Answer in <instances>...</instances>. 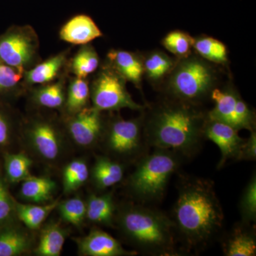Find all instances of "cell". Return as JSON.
<instances>
[{"label":"cell","mask_w":256,"mask_h":256,"mask_svg":"<svg viewBox=\"0 0 256 256\" xmlns=\"http://www.w3.org/2000/svg\"><path fill=\"white\" fill-rule=\"evenodd\" d=\"M86 220L96 225L114 228V220L117 204L114 201V192L101 194L92 193L86 200Z\"/></svg>","instance_id":"ffe728a7"},{"label":"cell","mask_w":256,"mask_h":256,"mask_svg":"<svg viewBox=\"0 0 256 256\" xmlns=\"http://www.w3.org/2000/svg\"><path fill=\"white\" fill-rule=\"evenodd\" d=\"M24 72L0 60V96H20L26 92L23 84Z\"/></svg>","instance_id":"d6a6232c"},{"label":"cell","mask_w":256,"mask_h":256,"mask_svg":"<svg viewBox=\"0 0 256 256\" xmlns=\"http://www.w3.org/2000/svg\"><path fill=\"white\" fill-rule=\"evenodd\" d=\"M2 172L9 184L21 183L31 176L34 160L25 151L5 152L1 156Z\"/></svg>","instance_id":"d4e9b609"},{"label":"cell","mask_w":256,"mask_h":256,"mask_svg":"<svg viewBox=\"0 0 256 256\" xmlns=\"http://www.w3.org/2000/svg\"><path fill=\"white\" fill-rule=\"evenodd\" d=\"M56 184L48 176H28L21 182L20 196L24 201L44 204L53 201Z\"/></svg>","instance_id":"603a6c76"},{"label":"cell","mask_w":256,"mask_h":256,"mask_svg":"<svg viewBox=\"0 0 256 256\" xmlns=\"http://www.w3.org/2000/svg\"><path fill=\"white\" fill-rule=\"evenodd\" d=\"M82 256H134L138 252L127 250L117 239L102 229L94 227L87 235L74 238Z\"/></svg>","instance_id":"7c38bea8"},{"label":"cell","mask_w":256,"mask_h":256,"mask_svg":"<svg viewBox=\"0 0 256 256\" xmlns=\"http://www.w3.org/2000/svg\"><path fill=\"white\" fill-rule=\"evenodd\" d=\"M2 170V165L1 156H0V170Z\"/></svg>","instance_id":"74e56055"},{"label":"cell","mask_w":256,"mask_h":256,"mask_svg":"<svg viewBox=\"0 0 256 256\" xmlns=\"http://www.w3.org/2000/svg\"><path fill=\"white\" fill-rule=\"evenodd\" d=\"M143 111L150 148L170 150L184 160H191L201 150L207 112L200 106L166 97Z\"/></svg>","instance_id":"7a4b0ae2"},{"label":"cell","mask_w":256,"mask_h":256,"mask_svg":"<svg viewBox=\"0 0 256 256\" xmlns=\"http://www.w3.org/2000/svg\"><path fill=\"white\" fill-rule=\"evenodd\" d=\"M162 44L168 52L180 60L192 54L193 37L186 32L174 30L164 37Z\"/></svg>","instance_id":"e575fe53"},{"label":"cell","mask_w":256,"mask_h":256,"mask_svg":"<svg viewBox=\"0 0 256 256\" xmlns=\"http://www.w3.org/2000/svg\"><path fill=\"white\" fill-rule=\"evenodd\" d=\"M152 149L133 164L134 169L124 180V192L131 201L156 206L185 160L170 150Z\"/></svg>","instance_id":"277c9868"},{"label":"cell","mask_w":256,"mask_h":256,"mask_svg":"<svg viewBox=\"0 0 256 256\" xmlns=\"http://www.w3.org/2000/svg\"><path fill=\"white\" fill-rule=\"evenodd\" d=\"M90 82L92 107L104 112L128 108L142 112L146 107L133 100L126 88V80L106 62L100 66Z\"/></svg>","instance_id":"ba28073f"},{"label":"cell","mask_w":256,"mask_h":256,"mask_svg":"<svg viewBox=\"0 0 256 256\" xmlns=\"http://www.w3.org/2000/svg\"><path fill=\"white\" fill-rule=\"evenodd\" d=\"M90 106V82L88 79L68 78L65 106L62 116L76 114Z\"/></svg>","instance_id":"4316f807"},{"label":"cell","mask_w":256,"mask_h":256,"mask_svg":"<svg viewBox=\"0 0 256 256\" xmlns=\"http://www.w3.org/2000/svg\"><path fill=\"white\" fill-rule=\"evenodd\" d=\"M98 148L120 162L128 166L134 164L151 149L144 136L143 114L126 120L120 114L108 112Z\"/></svg>","instance_id":"8992f818"},{"label":"cell","mask_w":256,"mask_h":256,"mask_svg":"<svg viewBox=\"0 0 256 256\" xmlns=\"http://www.w3.org/2000/svg\"><path fill=\"white\" fill-rule=\"evenodd\" d=\"M171 217L183 252H200L220 236L224 214L214 183L208 178L181 175Z\"/></svg>","instance_id":"6da1fadb"},{"label":"cell","mask_w":256,"mask_h":256,"mask_svg":"<svg viewBox=\"0 0 256 256\" xmlns=\"http://www.w3.org/2000/svg\"><path fill=\"white\" fill-rule=\"evenodd\" d=\"M102 36V33L90 16L76 15L60 28V37L62 41L74 45H85L96 38Z\"/></svg>","instance_id":"d6986e66"},{"label":"cell","mask_w":256,"mask_h":256,"mask_svg":"<svg viewBox=\"0 0 256 256\" xmlns=\"http://www.w3.org/2000/svg\"><path fill=\"white\" fill-rule=\"evenodd\" d=\"M204 134L205 140L212 141L220 148L222 158L217 169H222L228 160L236 161L239 151L246 140L239 136L238 130L225 122L207 118Z\"/></svg>","instance_id":"8fae6325"},{"label":"cell","mask_w":256,"mask_h":256,"mask_svg":"<svg viewBox=\"0 0 256 256\" xmlns=\"http://www.w3.org/2000/svg\"><path fill=\"white\" fill-rule=\"evenodd\" d=\"M240 222L254 225L256 222V174L252 173L244 188L238 204Z\"/></svg>","instance_id":"836d02e7"},{"label":"cell","mask_w":256,"mask_h":256,"mask_svg":"<svg viewBox=\"0 0 256 256\" xmlns=\"http://www.w3.org/2000/svg\"><path fill=\"white\" fill-rule=\"evenodd\" d=\"M33 254L37 256H60L68 232L56 220H50L42 226Z\"/></svg>","instance_id":"44dd1931"},{"label":"cell","mask_w":256,"mask_h":256,"mask_svg":"<svg viewBox=\"0 0 256 256\" xmlns=\"http://www.w3.org/2000/svg\"><path fill=\"white\" fill-rule=\"evenodd\" d=\"M56 210H58L64 222L74 226H82L86 220V203L80 197H73L64 201L60 200Z\"/></svg>","instance_id":"1f68e13d"},{"label":"cell","mask_w":256,"mask_h":256,"mask_svg":"<svg viewBox=\"0 0 256 256\" xmlns=\"http://www.w3.org/2000/svg\"><path fill=\"white\" fill-rule=\"evenodd\" d=\"M60 201L58 198L44 204H23L16 201V216L26 228L35 232L41 228L52 212L56 208Z\"/></svg>","instance_id":"484cf974"},{"label":"cell","mask_w":256,"mask_h":256,"mask_svg":"<svg viewBox=\"0 0 256 256\" xmlns=\"http://www.w3.org/2000/svg\"><path fill=\"white\" fill-rule=\"evenodd\" d=\"M128 166L105 154L97 156L90 169L89 180L97 191H106L124 180Z\"/></svg>","instance_id":"2e32d148"},{"label":"cell","mask_w":256,"mask_h":256,"mask_svg":"<svg viewBox=\"0 0 256 256\" xmlns=\"http://www.w3.org/2000/svg\"><path fill=\"white\" fill-rule=\"evenodd\" d=\"M9 185L3 176L2 170H0V227L18 220L15 208L16 200L10 194Z\"/></svg>","instance_id":"d590c367"},{"label":"cell","mask_w":256,"mask_h":256,"mask_svg":"<svg viewBox=\"0 0 256 256\" xmlns=\"http://www.w3.org/2000/svg\"><path fill=\"white\" fill-rule=\"evenodd\" d=\"M22 118L20 146L26 153L50 168L60 166L72 146L62 117L36 110Z\"/></svg>","instance_id":"5b68a950"},{"label":"cell","mask_w":256,"mask_h":256,"mask_svg":"<svg viewBox=\"0 0 256 256\" xmlns=\"http://www.w3.org/2000/svg\"><path fill=\"white\" fill-rule=\"evenodd\" d=\"M222 250L226 256H255L256 235L254 225L236 224L222 240Z\"/></svg>","instance_id":"ac0fdd59"},{"label":"cell","mask_w":256,"mask_h":256,"mask_svg":"<svg viewBox=\"0 0 256 256\" xmlns=\"http://www.w3.org/2000/svg\"><path fill=\"white\" fill-rule=\"evenodd\" d=\"M0 60L22 72L40 63V40L34 28L14 26L0 36Z\"/></svg>","instance_id":"9c48e42d"},{"label":"cell","mask_w":256,"mask_h":256,"mask_svg":"<svg viewBox=\"0 0 256 256\" xmlns=\"http://www.w3.org/2000/svg\"><path fill=\"white\" fill-rule=\"evenodd\" d=\"M60 117L73 146L82 150L98 148L105 128V112L90 106L76 114Z\"/></svg>","instance_id":"30bf717a"},{"label":"cell","mask_w":256,"mask_h":256,"mask_svg":"<svg viewBox=\"0 0 256 256\" xmlns=\"http://www.w3.org/2000/svg\"><path fill=\"white\" fill-rule=\"evenodd\" d=\"M193 50L196 54L210 63L225 65L228 62L226 46L213 37L200 36L193 38Z\"/></svg>","instance_id":"4dcf8cb0"},{"label":"cell","mask_w":256,"mask_h":256,"mask_svg":"<svg viewBox=\"0 0 256 256\" xmlns=\"http://www.w3.org/2000/svg\"><path fill=\"white\" fill-rule=\"evenodd\" d=\"M100 57L90 44L82 45L76 53L69 60V74L78 78H87L100 68Z\"/></svg>","instance_id":"83f0119b"},{"label":"cell","mask_w":256,"mask_h":256,"mask_svg":"<svg viewBox=\"0 0 256 256\" xmlns=\"http://www.w3.org/2000/svg\"><path fill=\"white\" fill-rule=\"evenodd\" d=\"M256 130L250 131V134L245 140L238 156L236 161H256Z\"/></svg>","instance_id":"8d00e7d4"},{"label":"cell","mask_w":256,"mask_h":256,"mask_svg":"<svg viewBox=\"0 0 256 256\" xmlns=\"http://www.w3.org/2000/svg\"><path fill=\"white\" fill-rule=\"evenodd\" d=\"M210 62L192 54L176 60L168 76V97L201 106L215 88L216 74Z\"/></svg>","instance_id":"52a82bcc"},{"label":"cell","mask_w":256,"mask_h":256,"mask_svg":"<svg viewBox=\"0 0 256 256\" xmlns=\"http://www.w3.org/2000/svg\"><path fill=\"white\" fill-rule=\"evenodd\" d=\"M70 53V48L62 50L24 72L22 82L26 90L28 88L55 82L64 74H69Z\"/></svg>","instance_id":"4fadbf2b"},{"label":"cell","mask_w":256,"mask_h":256,"mask_svg":"<svg viewBox=\"0 0 256 256\" xmlns=\"http://www.w3.org/2000/svg\"><path fill=\"white\" fill-rule=\"evenodd\" d=\"M32 232L18 220L0 227V256H20L33 252L36 242Z\"/></svg>","instance_id":"9a60e30c"},{"label":"cell","mask_w":256,"mask_h":256,"mask_svg":"<svg viewBox=\"0 0 256 256\" xmlns=\"http://www.w3.org/2000/svg\"><path fill=\"white\" fill-rule=\"evenodd\" d=\"M69 74L55 82L28 88V100L34 110H58L63 112L66 96Z\"/></svg>","instance_id":"5bb4252c"},{"label":"cell","mask_w":256,"mask_h":256,"mask_svg":"<svg viewBox=\"0 0 256 256\" xmlns=\"http://www.w3.org/2000/svg\"><path fill=\"white\" fill-rule=\"evenodd\" d=\"M142 60L144 75L154 84L168 78L176 63L169 56L158 50L148 54Z\"/></svg>","instance_id":"f546056e"},{"label":"cell","mask_w":256,"mask_h":256,"mask_svg":"<svg viewBox=\"0 0 256 256\" xmlns=\"http://www.w3.org/2000/svg\"><path fill=\"white\" fill-rule=\"evenodd\" d=\"M106 62L126 82L140 88L144 76L142 56L128 50H111L108 52Z\"/></svg>","instance_id":"e0dca14e"},{"label":"cell","mask_w":256,"mask_h":256,"mask_svg":"<svg viewBox=\"0 0 256 256\" xmlns=\"http://www.w3.org/2000/svg\"><path fill=\"white\" fill-rule=\"evenodd\" d=\"M114 228L133 250L144 255L176 256L178 248L174 224L170 216L152 205L128 200L117 204Z\"/></svg>","instance_id":"3957f363"},{"label":"cell","mask_w":256,"mask_h":256,"mask_svg":"<svg viewBox=\"0 0 256 256\" xmlns=\"http://www.w3.org/2000/svg\"><path fill=\"white\" fill-rule=\"evenodd\" d=\"M239 94L235 89L215 88L210 94V98L215 102L212 110L207 112L210 120L220 121L235 128V117Z\"/></svg>","instance_id":"7402d4cb"},{"label":"cell","mask_w":256,"mask_h":256,"mask_svg":"<svg viewBox=\"0 0 256 256\" xmlns=\"http://www.w3.org/2000/svg\"><path fill=\"white\" fill-rule=\"evenodd\" d=\"M22 118L0 102V156L5 152H16L20 146Z\"/></svg>","instance_id":"cb8c5ba5"},{"label":"cell","mask_w":256,"mask_h":256,"mask_svg":"<svg viewBox=\"0 0 256 256\" xmlns=\"http://www.w3.org/2000/svg\"><path fill=\"white\" fill-rule=\"evenodd\" d=\"M90 178V168L86 160L76 158L64 165L62 171V186L65 194L78 191Z\"/></svg>","instance_id":"f1b7e54d"}]
</instances>
